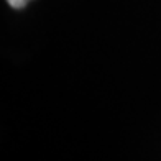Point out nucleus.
<instances>
[{"label":"nucleus","instance_id":"obj_1","mask_svg":"<svg viewBox=\"0 0 161 161\" xmlns=\"http://www.w3.org/2000/svg\"><path fill=\"white\" fill-rule=\"evenodd\" d=\"M7 2H8V5L12 8H23L30 0H7Z\"/></svg>","mask_w":161,"mask_h":161}]
</instances>
